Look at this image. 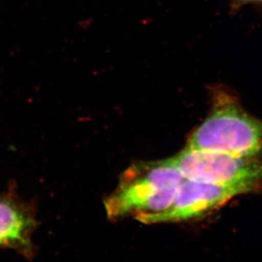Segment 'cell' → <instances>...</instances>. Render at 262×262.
<instances>
[{
	"label": "cell",
	"mask_w": 262,
	"mask_h": 262,
	"mask_svg": "<svg viewBox=\"0 0 262 262\" xmlns=\"http://www.w3.org/2000/svg\"><path fill=\"white\" fill-rule=\"evenodd\" d=\"M183 179L171 158L136 162L124 171L104 201L107 216L113 221L134 217L147 224L171 206Z\"/></svg>",
	"instance_id": "6da1fadb"
},
{
	"label": "cell",
	"mask_w": 262,
	"mask_h": 262,
	"mask_svg": "<svg viewBox=\"0 0 262 262\" xmlns=\"http://www.w3.org/2000/svg\"><path fill=\"white\" fill-rule=\"evenodd\" d=\"M185 148L262 158V120L245 111L228 89L217 86L211 91L210 113Z\"/></svg>",
	"instance_id": "7a4b0ae2"
},
{
	"label": "cell",
	"mask_w": 262,
	"mask_h": 262,
	"mask_svg": "<svg viewBox=\"0 0 262 262\" xmlns=\"http://www.w3.org/2000/svg\"><path fill=\"white\" fill-rule=\"evenodd\" d=\"M171 160L188 179L217 184L253 183L262 187V158L185 148Z\"/></svg>",
	"instance_id": "3957f363"
},
{
	"label": "cell",
	"mask_w": 262,
	"mask_h": 262,
	"mask_svg": "<svg viewBox=\"0 0 262 262\" xmlns=\"http://www.w3.org/2000/svg\"><path fill=\"white\" fill-rule=\"evenodd\" d=\"M262 188L253 183L217 184L184 178L171 206L147 224L180 223L208 215L232 199Z\"/></svg>",
	"instance_id": "277c9868"
},
{
	"label": "cell",
	"mask_w": 262,
	"mask_h": 262,
	"mask_svg": "<svg viewBox=\"0 0 262 262\" xmlns=\"http://www.w3.org/2000/svg\"><path fill=\"white\" fill-rule=\"evenodd\" d=\"M37 227L36 211L13 188L0 193V249L14 250L32 259L36 248L32 235Z\"/></svg>",
	"instance_id": "5b68a950"
},
{
	"label": "cell",
	"mask_w": 262,
	"mask_h": 262,
	"mask_svg": "<svg viewBox=\"0 0 262 262\" xmlns=\"http://www.w3.org/2000/svg\"><path fill=\"white\" fill-rule=\"evenodd\" d=\"M233 1L241 5H255L262 6V0H233Z\"/></svg>",
	"instance_id": "8992f818"
}]
</instances>
